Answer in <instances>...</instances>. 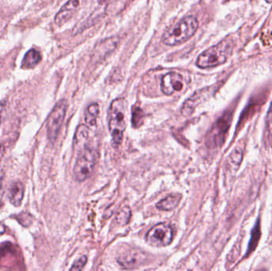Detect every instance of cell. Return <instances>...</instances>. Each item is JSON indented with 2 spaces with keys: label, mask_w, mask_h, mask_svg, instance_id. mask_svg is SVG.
I'll return each instance as SVG.
<instances>
[{
  "label": "cell",
  "mask_w": 272,
  "mask_h": 271,
  "mask_svg": "<svg viewBox=\"0 0 272 271\" xmlns=\"http://www.w3.org/2000/svg\"><path fill=\"white\" fill-rule=\"evenodd\" d=\"M86 262H87V257L86 256H81L80 259H77V261H75L73 266L70 268V269L71 270H80V269H83L84 266H86Z\"/></svg>",
  "instance_id": "obj_20"
},
{
  "label": "cell",
  "mask_w": 272,
  "mask_h": 271,
  "mask_svg": "<svg viewBox=\"0 0 272 271\" xmlns=\"http://www.w3.org/2000/svg\"><path fill=\"white\" fill-rule=\"evenodd\" d=\"M124 99H116L111 103L109 111V128L115 145H120L126 128Z\"/></svg>",
  "instance_id": "obj_3"
},
{
  "label": "cell",
  "mask_w": 272,
  "mask_h": 271,
  "mask_svg": "<svg viewBox=\"0 0 272 271\" xmlns=\"http://www.w3.org/2000/svg\"><path fill=\"white\" fill-rule=\"evenodd\" d=\"M198 25V19L195 17H185L164 33L162 43L170 46L182 44L194 35Z\"/></svg>",
  "instance_id": "obj_1"
},
{
  "label": "cell",
  "mask_w": 272,
  "mask_h": 271,
  "mask_svg": "<svg viewBox=\"0 0 272 271\" xmlns=\"http://www.w3.org/2000/svg\"><path fill=\"white\" fill-rule=\"evenodd\" d=\"M4 152H5L4 147H3V145H0V158H2L3 155H4Z\"/></svg>",
  "instance_id": "obj_25"
},
{
  "label": "cell",
  "mask_w": 272,
  "mask_h": 271,
  "mask_svg": "<svg viewBox=\"0 0 272 271\" xmlns=\"http://www.w3.org/2000/svg\"><path fill=\"white\" fill-rule=\"evenodd\" d=\"M6 106H7V101L5 99L0 101V125L2 122L3 115H4V112H5Z\"/></svg>",
  "instance_id": "obj_23"
},
{
  "label": "cell",
  "mask_w": 272,
  "mask_h": 271,
  "mask_svg": "<svg viewBox=\"0 0 272 271\" xmlns=\"http://www.w3.org/2000/svg\"><path fill=\"white\" fill-rule=\"evenodd\" d=\"M181 198V196L180 194L168 196L157 203L156 207L162 211H171L178 205Z\"/></svg>",
  "instance_id": "obj_15"
},
{
  "label": "cell",
  "mask_w": 272,
  "mask_h": 271,
  "mask_svg": "<svg viewBox=\"0 0 272 271\" xmlns=\"http://www.w3.org/2000/svg\"><path fill=\"white\" fill-rule=\"evenodd\" d=\"M67 110V103L65 99H60L56 103L47 119V137L51 142L57 140L60 128L62 126Z\"/></svg>",
  "instance_id": "obj_5"
},
{
  "label": "cell",
  "mask_w": 272,
  "mask_h": 271,
  "mask_svg": "<svg viewBox=\"0 0 272 271\" xmlns=\"http://www.w3.org/2000/svg\"><path fill=\"white\" fill-rule=\"evenodd\" d=\"M85 2L86 0H69L56 14L54 18L56 25L60 27L70 21Z\"/></svg>",
  "instance_id": "obj_8"
},
{
  "label": "cell",
  "mask_w": 272,
  "mask_h": 271,
  "mask_svg": "<svg viewBox=\"0 0 272 271\" xmlns=\"http://www.w3.org/2000/svg\"><path fill=\"white\" fill-rule=\"evenodd\" d=\"M183 77L180 73L171 72L162 76V92L166 96H171L175 92H180L183 89Z\"/></svg>",
  "instance_id": "obj_9"
},
{
  "label": "cell",
  "mask_w": 272,
  "mask_h": 271,
  "mask_svg": "<svg viewBox=\"0 0 272 271\" xmlns=\"http://www.w3.org/2000/svg\"><path fill=\"white\" fill-rule=\"evenodd\" d=\"M4 232V226L0 225V234H2L3 232Z\"/></svg>",
  "instance_id": "obj_26"
},
{
  "label": "cell",
  "mask_w": 272,
  "mask_h": 271,
  "mask_svg": "<svg viewBox=\"0 0 272 271\" xmlns=\"http://www.w3.org/2000/svg\"><path fill=\"white\" fill-rule=\"evenodd\" d=\"M206 90L207 89H201V90L197 91L191 98L187 99L181 108V114L184 116H190L194 112L197 105L206 93Z\"/></svg>",
  "instance_id": "obj_12"
},
{
  "label": "cell",
  "mask_w": 272,
  "mask_h": 271,
  "mask_svg": "<svg viewBox=\"0 0 272 271\" xmlns=\"http://www.w3.org/2000/svg\"><path fill=\"white\" fill-rule=\"evenodd\" d=\"M233 41L224 39L201 53L196 65L200 69H211L221 66L228 60L233 51Z\"/></svg>",
  "instance_id": "obj_2"
},
{
  "label": "cell",
  "mask_w": 272,
  "mask_h": 271,
  "mask_svg": "<svg viewBox=\"0 0 272 271\" xmlns=\"http://www.w3.org/2000/svg\"><path fill=\"white\" fill-rule=\"evenodd\" d=\"M89 129L86 125H80L75 132L73 145L74 150L77 152H80L82 150L89 147Z\"/></svg>",
  "instance_id": "obj_11"
},
{
  "label": "cell",
  "mask_w": 272,
  "mask_h": 271,
  "mask_svg": "<svg viewBox=\"0 0 272 271\" xmlns=\"http://www.w3.org/2000/svg\"><path fill=\"white\" fill-rule=\"evenodd\" d=\"M175 232L168 223H158L147 233L146 240L150 245L157 247L166 246L174 239Z\"/></svg>",
  "instance_id": "obj_6"
},
{
  "label": "cell",
  "mask_w": 272,
  "mask_h": 271,
  "mask_svg": "<svg viewBox=\"0 0 272 271\" xmlns=\"http://www.w3.org/2000/svg\"><path fill=\"white\" fill-rule=\"evenodd\" d=\"M232 115L224 114L222 117L217 121L214 127L210 130L206 138V143L208 147H217L222 145L225 139L231 124Z\"/></svg>",
  "instance_id": "obj_7"
},
{
  "label": "cell",
  "mask_w": 272,
  "mask_h": 271,
  "mask_svg": "<svg viewBox=\"0 0 272 271\" xmlns=\"http://www.w3.org/2000/svg\"><path fill=\"white\" fill-rule=\"evenodd\" d=\"M260 227H259L258 223H257V225L253 229V234H252L251 242L249 244V253H251L252 251L254 250L256 246H257L259 239H260Z\"/></svg>",
  "instance_id": "obj_19"
},
{
  "label": "cell",
  "mask_w": 272,
  "mask_h": 271,
  "mask_svg": "<svg viewBox=\"0 0 272 271\" xmlns=\"http://www.w3.org/2000/svg\"><path fill=\"white\" fill-rule=\"evenodd\" d=\"M267 128L269 135L272 138V103L269 108L268 113L267 116Z\"/></svg>",
  "instance_id": "obj_22"
},
{
  "label": "cell",
  "mask_w": 272,
  "mask_h": 271,
  "mask_svg": "<svg viewBox=\"0 0 272 271\" xmlns=\"http://www.w3.org/2000/svg\"><path fill=\"white\" fill-rule=\"evenodd\" d=\"M24 192H25V189H24L23 183L20 181L12 183L7 191V197L11 204L15 207L21 205L23 200H24Z\"/></svg>",
  "instance_id": "obj_10"
},
{
  "label": "cell",
  "mask_w": 272,
  "mask_h": 271,
  "mask_svg": "<svg viewBox=\"0 0 272 271\" xmlns=\"http://www.w3.org/2000/svg\"><path fill=\"white\" fill-rule=\"evenodd\" d=\"M143 119V112L141 108L135 107L132 112V125L134 128H139L142 124Z\"/></svg>",
  "instance_id": "obj_17"
},
{
  "label": "cell",
  "mask_w": 272,
  "mask_h": 271,
  "mask_svg": "<svg viewBox=\"0 0 272 271\" xmlns=\"http://www.w3.org/2000/svg\"><path fill=\"white\" fill-rule=\"evenodd\" d=\"M131 218V209L128 207H123L119 214H118L117 220L118 223L121 225H125L129 222Z\"/></svg>",
  "instance_id": "obj_18"
},
{
  "label": "cell",
  "mask_w": 272,
  "mask_h": 271,
  "mask_svg": "<svg viewBox=\"0 0 272 271\" xmlns=\"http://www.w3.org/2000/svg\"><path fill=\"white\" fill-rule=\"evenodd\" d=\"M98 115H99V105L98 103H91L86 111L85 120L89 126H95L96 124Z\"/></svg>",
  "instance_id": "obj_16"
},
{
  "label": "cell",
  "mask_w": 272,
  "mask_h": 271,
  "mask_svg": "<svg viewBox=\"0 0 272 271\" xmlns=\"http://www.w3.org/2000/svg\"><path fill=\"white\" fill-rule=\"evenodd\" d=\"M242 157H243V154H242L241 150H234L233 154H231L232 162L235 165H240L242 161Z\"/></svg>",
  "instance_id": "obj_21"
},
{
  "label": "cell",
  "mask_w": 272,
  "mask_h": 271,
  "mask_svg": "<svg viewBox=\"0 0 272 271\" xmlns=\"http://www.w3.org/2000/svg\"><path fill=\"white\" fill-rule=\"evenodd\" d=\"M97 159V153L89 147L79 152L74 167L73 174L78 181H84L90 177L93 172Z\"/></svg>",
  "instance_id": "obj_4"
},
{
  "label": "cell",
  "mask_w": 272,
  "mask_h": 271,
  "mask_svg": "<svg viewBox=\"0 0 272 271\" xmlns=\"http://www.w3.org/2000/svg\"><path fill=\"white\" fill-rule=\"evenodd\" d=\"M267 3H272V0H267Z\"/></svg>",
  "instance_id": "obj_27"
},
{
  "label": "cell",
  "mask_w": 272,
  "mask_h": 271,
  "mask_svg": "<svg viewBox=\"0 0 272 271\" xmlns=\"http://www.w3.org/2000/svg\"><path fill=\"white\" fill-rule=\"evenodd\" d=\"M41 60V54L40 52L35 49H31L24 56V60L22 61V68L25 69H34L39 64Z\"/></svg>",
  "instance_id": "obj_14"
},
{
  "label": "cell",
  "mask_w": 272,
  "mask_h": 271,
  "mask_svg": "<svg viewBox=\"0 0 272 271\" xmlns=\"http://www.w3.org/2000/svg\"><path fill=\"white\" fill-rule=\"evenodd\" d=\"M142 253H137V252H130L125 254V255H121L120 257L118 259L119 264L123 266L124 268H133L138 265L140 264L142 262Z\"/></svg>",
  "instance_id": "obj_13"
},
{
  "label": "cell",
  "mask_w": 272,
  "mask_h": 271,
  "mask_svg": "<svg viewBox=\"0 0 272 271\" xmlns=\"http://www.w3.org/2000/svg\"><path fill=\"white\" fill-rule=\"evenodd\" d=\"M3 194V176L0 174V201L2 199Z\"/></svg>",
  "instance_id": "obj_24"
}]
</instances>
